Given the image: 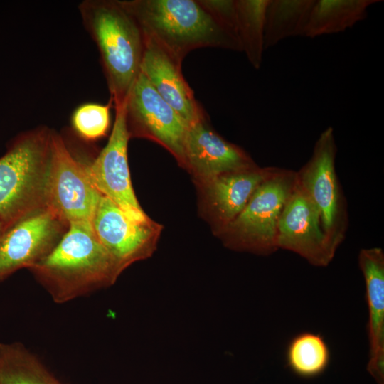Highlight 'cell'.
<instances>
[{
	"instance_id": "6da1fadb",
	"label": "cell",
	"mask_w": 384,
	"mask_h": 384,
	"mask_svg": "<svg viewBox=\"0 0 384 384\" xmlns=\"http://www.w3.org/2000/svg\"><path fill=\"white\" fill-rule=\"evenodd\" d=\"M144 37L154 41L175 61L191 50L213 47L242 51L238 38L195 0H124Z\"/></svg>"
},
{
	"instance_id": "7a4b0ae2",
	"label": "cell",
	"mask_w": 384,
	"mask_h": 384,
	"mask_svg": "<svg viewBox=\"0 0 384 384\" xmlns=\"http://www.w3.org/2000/svg\"><path fill=\"white\" fill-rule=\"evenodd\" d=\"M30 269L60 303L112 284L122 272L89 221L69 223L55 247Z\"/></svg>"
},
{
	"instance_id": "3957f363",
	"label": "cell",
	"mask_w": 384,
	"mask_h": 384,
	"mask_svg": "<svg viewBox=\"0 0 384 384\" xmlns=\"http://www.w3.org/2000/svg\"><path fill=\"white\" fill-rule=\"evenodd\" d=\"M78 9L99 50L110 102L114 108L120 107L141 72L143 33L119 0H85Z\"/></svg>"
},
{
	"instance_id": "277c9868",
	"label": "cell",
	"mask_w": 384,
	"mask_h": 384,
	"mask_svg": "<svg viewBox=\"0 0 384 384\" xmlns=\"http://www.w3.org/2000/svg\"><path fill=\"white\" fill-rule=\"evenodd\" d=\"M52 131L40 127L19 135L0 158V219L6 230L48 208Z\"/></svg>"
},
{
	"instance_id": "5b68a950",
	"label": "cell",
	"mask_w": 384,
	"mask_h": 384,
	"mask_svg": "<svg viewBox=\"0 0 384 384\" xmlns=\"http://www.w3.org/2000/svg\"><path fill=\"white\" fill-rule=\"evenodd\" d=\"M295 185L296 171L276 167L242 212L223 229L228 244L264 255L276 252L279 219Z\"/></svg>"
},
{
	"instance_id": "8992f818",
	"label": "cell",
	"mask_w": 384,
	"mask_h": 384,
	"mask_svg": "<svg viewBox=\"0 0 384 384\" xmlns=\"http://www.w3.org/2000/svg\"><path fill=\"white\" fill-rule=\"evenodd\" d=\"M336 153L334 129L329 127L319 137L310 159L296 171L297 183L318 210L321 228L335 252L348 228L347 201L336 171Z\"/></svg>"
},
{
	"instance_id": "52a82bcc",
	"label": "cell",
	"mask_w": 384,
	"mask_h": 384,
	"mask_svg": "<svg viewBox=\"0 0 384 384\" xmlns=\"http://www.w3.org/2000/svg\"><path fill=\"white\" fill-rule=\"evenodd\" d=\"M48 178V208L68 225L92 222L102 194L92 183L87 166L70 154L63 137L52 131Z\"/></svg>"
},
{
	"instance_id": "ba28073f",
	"label": "cell",
	"mask_w": 384,
	"mask_h": 384,
	"mask_svg": "<svg viewBox=\"0 0 384 384\" xmlns=\"http://www.w3.org/2000/svg\"><path fill=\"white\" fill-rule=\"evenodd\" d=\"M130 137L156 141L185 163V140L189 124L157 93L140 72L124 103Z\"/></svg>"
},
{
	"instance_id": "9c48e42d",
	"label": "cell",
	"mask_w": 384,
	"mask_h": 384,
	"mask_svg": "<svg viewBox=\"0 0 384 384\" xmlns=\"http://www.w3.org/2000/svg\"><path fill=\"white\" fill-rule=\"evenodd\" d=\"M114 109L115 119L109 140L94 161L87 166V171L98 191L119 207L129 219L149 224L153 221L141 208L131 183L127 160L130 136L124 104Z\"/></svg>"
},
{
	"instance_id": "30bf717a",
	"label": "cell",
	"mask_w": 384,
	"mask_h": 384,
	"mask_svg": "<svg viewBox=\"0 0 384 384\" xmlns=\"http://www.w3.org/2000/svg\"><path fill=\"white\" fill-rule=\"evenodd\" d=\"M277 247L316 267L329 265L336 254L321 228L318 210L297 179L279 219Z\"/></svg>"
},
{
	"instance_id": "8fae6325",
	"label": "cell",
	"mask_w": 384,
	"mask_h": 384,
	"mask_svg": "<svg viewBox=\"0 0 384 384\" xmlns=\"http://www.w3.org/2000/svg\"><path fill=\"white\" fill-rule=\"evenodd\" d=\"M68 225L47 208L9 228L0 239V281L15 271L31 268L44 257Z\"/></svg>"
},
{
	"instance_id": "7c38bea8",
	"label": "cell",
	"mask_w": 384,
	"mask_h": 384,
	"mask_svg": "<svg viewBox=\"0 0 384 384\" xmlns=\"http://www.w3.org/2000/svg\"><path fill=\"white\" fill-rule=\"evenodd\" d=\"M92 225L100 242L122 272L132 263L152 254L159 232V225L154 222L143 224L132 220L102 195Z\"/></svg>"
},
{
	"instance_id": "4fadbf2b",
	"label": "cell",
	"mask_w": 384,
	"mask_h": 384,
	"mask_svg": "<svg viewBox=\"0 0 384 384\" xmlns=\"http://www.w3.org/2000/svg\"><path fill=\"white\" fill-rule=\"evenodd\" d=\"M185 163L207 181L224 174L257 166L242 149L210 128L206 119L188 126Z\"/></svg>"
},
{
	"instance_id": "5bb4252c",
	"label": "cell",
	"mask_w": 384,
	"mask_h": 384,
	"mask_svg": "<svg viewBox=\"0 0 384 384\" xmlns=\"http://www.w3.org/2000/svg\"><path fill=\"white\" fill-rule=\"evenodd\" d=\"M140 70L163 100L189 125L206 119L203 108L183 78L181 65L146 37Z\"/></svg>"
},
{
	"instance_id": "9a60e30c",
	"label": "cell",
	"mask_w": 384,
	"mask_h": 384,
	"mask_svg": "<svg viewBox=\"0 0 384 384\" xmlns=\"http://www.w3.org/2000/svg\"><path fill=\"white\" fill-rule=\"evenodd\" d=\"M358 262L363 274L368 309V370L378 384L384 382V252L380 247L360 250Z\"/></svg>"
},
{
	"instance_id": "2e32d148",
	"label": "cell",
	"mask_w": 384,
	"mask_h": 384,
	"mask_svg": "<svg viewBox=\"0 0 384 384\" xmlns=\"http://www.w3.org/2000/svg\"><path fill=\"white\" fill-rule=\"evenodd\" d=\"M275 168L257 166L208 181L210 203L223 229L242 212L257 187Z\"/></svg>"
},
{
	"instance_id": "e0dca14e",
	"label": "cell",
	"mask_w": 384,
	"mask_h": 384,
	"mask_svg": "<svg viewBox=\"0 0 384 384\" xmlns=\"http://www.w3.org/2000/svg\"><path fill=\"white\" fill-rule=\"evenodd\" d=\"M380 0H317L311 8L304 36L315 38L343 32L366 18L368 8Z\"/></svg>"
},
{
	"instance_id": "ac0fdd59",
	"label": "cell",
	"mask_w": 384,
	"mask_h": 384,
	"mask_svg": "<svg viewBox=\"0 0 384 384\" xmlns=\"http://www.w3.org/2000/svg\"><path fill=\"white\" fill-rule=\"evenodd\" d=\"M315 0H269L266 10L265 49L287 38L304 36Z\"/></svg>"
},
{
	"instance_id": "d6986e66",
	"label": "cell",
	"mask_w": 384,
	"mask_h": 384,
	"mask_svg": "<svg viewBox=\"0 0 384 384\" xmlns=\"http://www.w3.org/2000/svg\"><path fill=\"white\" fill-rule=\"evenodd\" d=\"M0 384H60L20 343H0Z\"/></svg>"
},
{
	"instance_id": "ffe728a7",
	"label": "cell",
	"mask_w": 384,
	"mask_h": 384,
	"mask_svg": "<svg viewBox=\"0 0 384 384\" xmlns=\"http://www.w3.org/2000/svg\"><path fill=\"white\" fill-rule=\"evenodd\" d=\"M269 0H236L237 37L251 65L260 68Z\"/></svg>"
},
{
	"instance_id": "44dd1931",
	"label": "cell",
	"mask_w": 384,
	"mask_h": 384,
	"mask_svg": "<svg viewBox=\"0 0 384 384\" xmlns=\"http://www.w3.org/2000/svg\"><path fill=\"white\" fill-rule=\"evenodd\" d=\"M331 358V351L319 334L302 332L294 336L286 348V360L297 374L311 377L323 372Z\"/></svg>"
},
{
	"instance_id": "7402d4cb",
	"label": "cell",
	"mask_w": 384,
	"mask_h": 384,
	"mask_svg": "<svg viewBox=\"0 0 384 384\" xmlns=\"http://www.w3.org/2000/svg\"><path fill=\"white\" fill-rule=\"evenodd\" d=\"M112 105L85 103L78 107L71 117V123L76 133L88 141L103 137L110 126V110Z\"/></svg>"
},
{
	"instance_id": "603a6c76",
	"label": "cell",
	"mask_w": 384,
	"mask_h": 384,
	"mask_svg": "<svg viewBox=\"0 0 384 384\" xmlns=\"http://www.w3.org/2000/svg\"><path fill=\"white\" fill-rule=\"evenodd\" d=\"M199 2L238 38L236 1L201 0Z\"/></svg>"
},
{
	"instance_id": "cb8c5ba5",
	"label": "cell",
	"mask_w": 384,
	"mask_h": 384,
	"mask_svg": "<svg viewBox=\"0 0 384 384\" xmlns=\"http://www.w3.org/2000/svg\"><path fill=\"white\" fill-rule=\"evenodd\" d=\"M5 231H6V228H5L3 222L0 219V239H1V236L3 235V234L4 233Z\"/></svg>"
}]
</instances>
